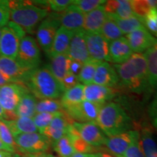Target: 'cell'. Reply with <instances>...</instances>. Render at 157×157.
<instances>
[{
    "instance_id": "36",
    "label": "cell",
    "mask_w": 157,
    "mask_h": 157,
    "mask_svg": "<svg viewBox=\"0 0 157 157\" xmlns=\"http://www.w3.org/2000/svg\"><path fill=\"white\" fill-rule=\"evenodd\" d=\"M63 112V111H62ZM58 113H36L34 116V117L32 118L33 121L36 125L37 129H38L39 132L42 134V132H44L45 129L48 127L51 121H52V119H54L56 116H58Z\"/></svg>"
},
{
    "instance_id": "58",
    "label": "cell",
    "mask_w": 157,
    "mask_h": 157,
    "mask_svg": "<svg viewBox=\"0 0 157 157\" xmlns=\"http://www.w3.org/2000/svg\"><path fill=\"white\" fill-rule=\"evenodd\" d=\"M156 21H157V10H156Z\"/></svg>"
},
{
    "instance_id": "24",
    "label": "cell",
    "mask_w": 157,
    "mask_h": 157,
    "mask_svg": "<svg viewBox=\"0 0 157 157\" xmlns=\"http://www.w3.org/2000/svg\"><path fill=\"white\" fill-rule=\"evenodd\" d=\"M50 60V63L48 67L61 85L63 80L69 72V66L71 59L67 56V54H63L52 57Z\"/></svg>"
},
{
    "instance_id": "22",
    "label": "cell",
    "mask_w": 157,
    "mask_h": 157,
    "mask_svg": "<svg viewBox=\"0 0 157 157\" xmlns=\"http://www.w3.org/2000/svg\"><path fill=\"white\" fill-rule=\"evenodd\" d=\"M74 32L60 26L55 36L52 48L48 56L51 58L59 55L67 54L69 44Z\"/></svg>"
},
{
    "instance_id": "3",
    "label": "cell",
    "mask_w": 157,
    "mask_h": 157,
    "mask_svg": "<svg viewBox=\"0 0 157 157\" xmlns=\"http://www.w3.org/2000/svg\"><path fill=\"white\" fill-rule=\"evenodd\" d=\"M25 84L30 93L41 100L58 99L63 93L61 85L48 66L33 70Z\"/></svg>"
},
{
    "instance_id": "50",
    "label": "cell",
    "mask_w": 157,
    "mask_h": 157,
    "mask_svg": "<svg viewBox=\"0 0 157 157\" xmlns=\"http://www.w3.org/2000/svg\"><path fill=\"white\" fill-rule=\"evenodd\" d=\"M90 157H113V156L109 154H107V153L96 152V153H94V154H90Z\"/></svg>"
},
{
    "instance_id": "37",
    "label": "cell",
    "mask_w": 157,
    "mask_h": 157,
    "mask_svg": "<svg viewBox=\"0 0 157 157\" xmlns=\"http://www.w3.org/2000/svg\"><path fill=\"white\" fill-rule=\"evenodd\" d=\"M112 18L118 19H127L135 16L133 13L131 2L129 0H119V5L116 11L115 14L113 15H108Z\"/></svg>"
},
{
    "instance_id": "42",
    "label": "cell",
    "mask_w": 157,
    "mask_h": 157,
    "mask_svg": "<svg viewBox=\"0 0 157 157\" xmlns=\"http://www.w3.org/2000/svg\"><path fill=\"white\" fill-rule=\"evenodd\" d=\"M10 19V9L9 1L0 0V27L3 28L9 23Z\"/></svg>"
},
{
    "instance_id": "52",
    "label": "cell",
    "mask_w": 157,
    "mask_h": 157,
    "mask_svg": "<svg viewBox=\"0 0 157 157\" xmlns=\"http://www.w3.org/2000/svg\"><path fill=\"white\" fill-rule=\"evenodd\" d=\"M47 154L45 153H36V154H25L23 157H46Z\"/></svg>"
},
{
    "instance_id": "46",
    "label": "cell",
    "mask_w": 157,
    "mask_h": 157,
    "mask_svg": "<svg viewBox=\"0 0 157 157\" xmlns=\"http://www.w3.org/2000/svg\"><path fill=\"white\" fill-rule=\"evenodd\" d=\"M78 84L80 83L79 81H78V76L74 75L73 74L68 73L66 76V77L64 78V79L63 80L61 84L62 88L63 90V93L66 90L70 89L71 87H74V86L77 85Z\"/></svg>"
},
{
    "instance_id": "18",
    "label": "cell",
    "mask_w": 157,
    "mask_h": 157,
    "mask_svg": "<svg viewBox=\"0 0 157 157\" xmlns=\"http://www.w3.org/2000/svg\"><path fill=\"white\" fill-rule=\"evenodd\" d=\"M85 14L72 4L66 10L60 15V26L71 31H76L83 29Z\"/></svg>"
},
{
    "instance_id": "11",
    "label": "cell",
    "mask_w": 157,
    "mask_h": 157,
    "mask_svg": "<svg viewBox=\"0 0 157 157\" xmlns=\"http://www.w3.org/2000/svg\"><path fill=\"white\" fill-rule=\"evenodd\" d=\"M85 39L88 52L92 60L97 62H110L109 44L100 32H87Z\"/></svg>"
},
{
    "instance_id": "25",
    "label": "cell",
    "mask_w": 157,
    "mask_h": 157,
    "mask_svg": "<svg viewBox=\"0 0 157 157\" xmlns=\"http://www.w3.org/2000/svg\"><path fill=\"white\" fill-rule=\"evenodd\" d=\"M7 125L13 137L22 133L39 132L32 118L17 117L13 120H1Z\"/></svg>"
},
{
    "instance_id": "38",
    "label": "cell",
    "mask_w": 157,
    "mask_h": 157,
    "mask_svg": "<svg viewBox=\"0 0 157 157\" xmlns=\"http://www.w3.org/2000/svg\"><path fill=\"white\" fill-rule=\"evenodd\" d=\"M131 7L135 16L143 20L148 14L151 10L148 0H132L130 1Z\"/></svg>"
},
{
    "instance_id": "32",
    "label": "cell",
    "mask_w": 157,
    "mask_h": 157,
    "mask_svg": "<svg viewBox=\"0 0 157 157\" xmlns=\"http://www.w3.org/2000/svg\"><path fill=\"white\" fill-rule=\"evenodd\" d=\"M112 19L117 23L118 27L120 29L123 34H128L129 33L132 32L133 31L142 28V27H145L143 20L135 16V15L127 19Z\"/></svg>"
},
{
    "instance_id": "28",
    "label": "cell",
    "mask_w": 157,
    "mask_h": 157,
    "mask_svg": "<svg viewBox=\"0 0 157 157\" xmlns=\"http://www.w3.org/2000/svg\"><path fill=\"white\" fill-rule=\"evenodd\" d=\"M84 85L78 84L74 87L70 88L64 92L61 96L60 103L63 111L78 105L84 101Z\"/></svg>"
},
{
    "instance_id": "43",
    "label": "cell",
    "mask_w": 157,
    "mask_h": 157,
    "mask_svg": "<svg viewBox=\"0 0 157 157\" xmlns=\"http://www.w3.org/2000/svg\"><path fill=\"white\" fill-rule=\"evenodd\" d=\"M73 4V0H50L48 5L50 8L56 13H62Z\"/></svg>"
},
{
    "instance_id": "45",
    "label": "cell",
    "mask_w": 157,
    "mask_h": 157,
    "mask_svg": "<svg viewBox=\"0 0 157 157\" xmlns=\"http://www.w3.org/2000/svg\"><path fill=\"white\" fill-rule=\"evenodd\" d=\"M148 112L153 127L157 129V91L149 105Z\"/></svg>"
},
{
    "instance_id": "29",
    "label": "cell",
    "mask_w": 157,
    "mask_h": 157,
    "mask_svg": "<svg viewBox=\"0 0 157 157\" xmlns=\"http://www.w3.org/2000/svg\"><path fill=\"white\" fill-rule=\"evenodd\" d=\"M140 146L145 157H154L157 155V145L152 136L151 129L145 127L140 134Z\"/></svg>"
},
{
    "instance_id": "10",
    "label": "cell",
    "mask_w": 157,
    "mask_h": 157,
    "mask_svg": "<svg viewBox=\"0 0 157 157\" xmlns=\"http://www.w3.org/2000/svg\"><path fill=\"white\" fill-rule=\"evenodd\" d=\"M103 104L83 101L78 105L64 110L72 121L76 122H95Z\"/></svg>"
},
{
    "instance_id": "39",
    "label": "cell",
    "mask_w": 157,
    "mask_h": 157,
    "mask_svg": "<svg viewBox=\"0 0 157 157\" xmlns=\"http://www.w3.org/2000/svg\"><path fill=\"white\" fill-rule=\"evenodd\" d=\"M105 0H74L73 5L78 7L84 14L94 10L105 3Z\"/></svg>"
},
{
    "instance_id": "17",
    "label": "cell",
    "mask_w": 157,
    "mask_h": 157,
    "mask_svg": "<svg viewBox=\"0 0 157 157\" xmlns=\"http://www.w3.org/2000/svg\"><path fill=\"white\" fill-rule=\"evenodd\" d=\"M73 122L67 114L63 111L52 119L50 125L42 132V135L48 139L50 143H52L67 134L68 127Z\"/></svg>"
},
{
    "instance_id": "41",
    "label": "cell",
    "mask_w": 157,
    "mask_h": 157,
    "mask_svg": "<svg viewBox=\"0 0 157 157\" xmlns=\"http://www.w3.org/2000/svg\"><path fill=\"white\" fill-rule=\"evenodd\" d=\"M156 9H151L146 17L143 19V23L147 30L153 36L157 38V21L156 18Z\"/></svg>"
},
{
    "instance_id": "47",
    "label": "cell",
    "mask_w": 157,
    "mask_h": 157,
    "mask_svg": "<svg viewBox=\"0 0 157 157\" xmlns=\"http://www.w3.org/2000/svg\"><path fill=\"white\" fill-rule=\"evenodd\" d=\"M83 63H82L76 61V60H71L70 66H69V72L68 73L73 74L74 75L78 76L79 74L80 71H81L82 66H83Z\"/></svg>"
},
{
    "instance_id": "7",
    "label": "cell",
    "mask_w": 157,
    "mask_h": 157,
    "mask_svg": "<svg viewBox=\"0 0 157 157\" xmlns=\"http://www.w3.org/2000/svg\"><path fill=\"white\" fill-rule=\"evenodd\" d=\"M29 91L25 85L19 83H9L0 87V105L7 113V120L14 119L11 113L15 117L14 112L21 98Z\"/></svg>"
},
{
    "instance_id": "5",
    "label": "cell",
    "mask_w": 157,
    "mask_h": 157,
    "mask_svg": "<svg viewBox=\"0 0 157 157\" xmlns=\"http://www.w3.org/2000/svg\"><path fill=\"white\" fill-rule=\"evenodd\" d=\"M25 36L23 29L13 21L2 28L0 39V56L16 59L21 39Z\"/></svg>"
},
{
    "instance_id": "4",
    "label": "cell",
    "mask_w": 157,
    "mask_h": 157,
    "mask_svg": "<svg viewBox=\"0 0 157 157\" xmlns=\"http://www.w3.org/2000/svg\"><path fill=\"white\" fill-rule=\"evenodd\" d=\"M11 21L21 26L25 33H32L39 23L48 16L47 9L37 7L31 2L9 1Z\"/></svg>"
},
{
    "instance_id": "26",
    "label": "cell",
    "mask_w": 157,
    "mask_h": 157,
    "mask_svg": "<svg viewBox=\"0 0 157 157\" xmlns=\"http://www.w3.org/2000/svg\"><path fill=\"white\" fill-rule=\"evenodd\" d=\"M148 68L151 91L157 89V42L143 53Z\"/></svg>"
},
{
    "instance_id": "15",
    "label": "cell",
    "mask_w": 157,
    "mask_h": 157,
    "mask_svg": "<svg viewBox=\"0 0 157 157\" xmlns=\"http://www.w3.org/2000/svg\"><path fill=\"white\" fill-rule=\"evenodd\" d=\"M126 39L134 53L145 52L157 42V39L147 30L146 27H142L127 34Z\"/></svg>"
},
{
    "instance_id": "12",
    "label": "cell",
    "mask_w": 157,
    "mask_h": 157,
    "mask_svg": "<svg viewBox=\"0 0 157 157\" xmlns=\"http://www.w3.org/2000/svg\"><path fill=\"white\" fill-rule=\"evenodd\" d=\"M72 126L78 135L90 146L98 148L103 146L107 137L95 122H76Z\"/></svg>"
},
{
    "instance_id": "59",
    "label": "cell",
    "mask_w": 157,
    "mask_h": 157,
    "mask_svg": "<svg viewBox=\"0 0 157 157\" xmlns=\"http://www.w3.org/2000/svg\"><path fill=\"white\" fill-rule=\"evenodd\" d=\"M116 157H124V156H116Z\"/></svg>"
},
{
    "instance_id": "16",
    "label": "cell",
    "mask_w": 157,
    "mask_h": 157,
    "mask_svg": "<svg viewBox=\"0 0 157 157\" xmlns=\"http://www.w3.org/2000/svg\"><path fill=\"white\" fill-rule=\"evenodd\" d=\"M67 56L71 60H76L83 64L91 60L86 43L85 31L83 29L74 32L71 40Z\"/></svg>"
},
{
    "instance_id": "51",
    "label": "cell",
    "mask_w": 157,
    "mask_h": 157,
    "mask_svg": "<svg viewBox=\"0 0 157 157\" xmlns=\"http://www.w3.org/2000/svg\"><path fill=\"white\" fill-rule=\"evenodd\" d=\"M8 118H7V115L5 110L2 109V105H0V120H7Z\"/></svg>"
},
{
    "instance_id": "13",
    "label": "cell",
    "mask_w": 157,
    "mask_h": 157,
    "mask_svg": "<svg viewBox=\"0 0 157 157\" xmlns=\"http://www.w3.org/2000/svg\"><path fill=\"white\" fill-rule=\"evenodd\" d=\"M139 138L140 132L138 131L129 130L114 136L108 137L104 146L115 156H123L127 149Z\"/></svg>"
},
{
    "instance_id": "57",
    "label": "cell",
    "mask_w": 157,
    "mask_h": 157,
    "mask_svg": "<svg viewBox=\"0 0 157 157\" xmlns=\"http://www.w3.org/2000/svg\"><path fill=\"white\" fill-rule=\"evenodd\" d=\"M2 28L0 27V39H1V36H2Z\"/></svg>"
},
{
    "instance_id": "8",
    "label": "cell",
    "mask_w": 157,
    "mask_h": 157,
    "mask_svg": "<svg viewBox=\"0 0 157 157\" xmlns=\"http://www.w3.org/2000/svg\"><path fill=\"white\" fill-rule=\"evenodd\" d=\"M17 151L25 154L45 153L50 148V142L39 132L22 133L14 136Z\"/></svg>"
},
{
    "instance_id": "49",
    "label": "cell",
    "mask_w": 157,
    "mask_h": 157,
    "mask_svg": "<svg viewBox=\"0 0 157 157\" xmlns=\"http://www.w3.org/2000/svg\"><path fill=\"white\" fill-rule=\"evenodd\" d=\"M0 151H8L10 153H15L13 148L5 145L1 140H0Z\"/></svg>"
},
{
    "instance_id": "40",
    "label": "cell",
    "mask_w": 157,
    "mask_h": 157,
    "mask_svg": "<svg viewBox=\"0 0 157 157\" xmlns=\"http://www.w3.org/2000/svg\"><path fill=\"white\" fill-rule=\"evenodd\" d=\"M0 140L7 146L13 148L15 152H17L14 137L7 125L1 120H0Z\"/></svg>"
},
{
    "instance_id": "48",
    "label": "cell",
    "mask_w": 157,
    "mask_h": 157,
    "mask_svg": "<svg viewBox=\"0 0 157 157\" xmlns=\"http://www.w3.org/2000/svg\"><path fill=\"white\" fill-rule=\"evenodd\" d=\"M9 83H13V82H12V81L10 78H8L7 76L4 75V74L1 72V71H0V87Z\"/></svg>"
},
{
    "instance_id": "30",
    "label": "cell",
    "mask_w": 157,
    "mask_h": 157,
    "mask_svg": "<svg viewBox=\"0 0 157 157\" xmlns=\"http://www.w3.org/2000/svg\"><path fill=\"white\" fill-rule=\"evenodd\" d=\"M66 135L69 137L71 143L74 148L75 149L76 152L89 154H94V153L97 152L98 149H96L95 147L90 146V145L86 143L78 135V133L76 132V131L74 129L72 124H71L69 127H68L67 134Z\"/></svg>"
},
{
    "instance_id": "20",
    "label": "cell",
    "mask_w": 157,
    "mask_h": 157,
    "mask_svg": "<svg viewBox=\"0 0 157 157\" xmlns=\"http://www.w3.org/2000/svg\"><path fill=\"white\" fill-rule=\"evenodd\" d=\"M93 83L110 88L119 85V77L113 66L109 62L100 63L96 69Z\"/></svg>"
},
{
    "instance_id": "56",
    "label": "cell",
    "mask_w": 157,
    "mask_h": 157,
    "mask_svg": "<svg viewBox=\"0 0 157 157\" xmlns=\"http://www.w3.org/2000/svg\"><path fill=\"white\" fill-rule=\"evenodd\" d=\"M46 157H56V156H53V155H52V154H47V156Z\"/></svg>"
},
{
    "instance_id": "6",
    "label": "cell",
    "mask_w": 157,
    "mask_h": 157,
    "mask_svg": "<svg viewBox=\"0 0 157 157\" xmlns=\"http://www.w3.org/2000/svg\"><path fill=\"white\" fill-rule=\"evenodd\" d=\"M40 49L36 40L31 36L21 39L15 60L23 68L34 70L40 64Z\"/></svg>"
},
{
    "instance_id": "55",
    "label": "cell",
    "mask_w": 157,
    "mask_h": 157,
    "mask_svg": "<svg viewBox=\"0 0 157 157\" xmlns=\"http://www.w3.org/2000/svg\"><path fill=\"white\" fill-rule=\"evenodd\" d=\"M9 157H21V156H20V155L17 154H11V155Z\"/></svg>"
},
{
    "instance_id": "1",
    "label": "cell",
    "mask_w": 157,
    "mask_h": 157,
    "mask_svg": "<svg viewBox=\"0 0 157 157\" xmlns=\"http://www.w3.org/2000/svg\"><path fill=\"white\" fill-rule=\"evenodd\" d=\"M113 66L119 77V84L125 89L136 94L151 91L147 63L143 53H133L126 62Z\"/></svg>"
},
{
    "instance_id": "27",
    "label": "cell",
    "mask_w": 157,
    "mask_h": 157,
    "mask_svg": "<svg viewBox=\"0 0 157 157\" xmlns=\"http://www.w3.org/2000/svg\"><path fill=\"white\" fill-rule=\"evenodd\" d=\"M36 98L30 92H27L21 98V101L15 109V117L33 118L36 114Z\"/></svg>"
},
{
    "instance_id": "31",
    "label": "cell",
    "mask_w": 157,
    "mask_h": 157,
    "mask_svg": "<svg viewBox=\"0 0 157 157\" xmlns=\"http://www.w3.org/2000/svg\"><path fill=\"white\" fill-rule=\"evenodd\" d=\"M100 33L109 43L123 36L122 32L118 27L117 23L111 17L109 16L105 23H103Z\"/></svg>"
},
{
    "instance_id": "9",
    "label": "cell",
    "mask_w": 157,
    "mask_h": 157,
    "mask_svg": "<svg viewBox=\"0 0 157 157\" xmlns=\"http://www.w3.org/2000/svg\"><path fill=\"white\" fill-rule=\"evenodd\" d=\"M60 27V15L57 14L50 15L39 25L36 31V42L47 55L50 52L55 36Z\"/></svg>"
},
{
    "instance_id": "34",
    "label": "cell",
    "mask_w": 157,
    "mask_h": 157,
    "mask_svg": "<svg viewBox=\"0 0 157 157\" xmlns=\"http://www.w3.org/2000/svg\"><path fill=\"white\" fill-rule=\"evenodd\" d=\"M63 111L62 104L57 99L40 100L36 103V113H58Z\"/></svg>"
},
{
    "instance_id": "19",
    "label": "cell",
    "mask_w": 157,
    "mask_h": 157,
    "mask_svg": "<svg viewBox=\"0 0 157 157\" xmlns=\"http://www.w3.org/2000/svg\"><path fill=\"white\" fill-rule=\"evenodd\" d=\"M84 95L85 101L105 105L106 102L115 97L117 93L113 88L92 83L84 85Z\"/></svg>"
},
{
    "instance_id": "21",
    "label": "cell",
    "mask_w": 157,
    "mask_h": 157,
    "mask_svg": "<svg viewBox=\"0 0 157 157\" xmlns=\"http://www.w3.org/2000/svg\"><path fill=\"white\" fill-rule=\"evenodd\" d=\"M133 53L126 37L122 36L109 44L110 62L115 64H121L126 62Z\"/></svg>"
},
{
    "instance_id": "2",
    "label": "cell",
    "mask_w": 157,
    "mask_h": 157,
    "mask_svg": "<svg viewBox=\"0 0 157 157\" xmlns=\"http://www.w3.org/2000/svg\"><path fill=\"white\" fill-rule=\"evenodd\" d=\"M95 123L108 137L130 130L132 119L124 109L116 103H105L100 111Z\"/></svg>"
},
{
    "instance_id": "14",
    "label": "cell",
    "mask_w": 157,
    "mask_h": 157,
    "mask_svg": "<svg viewBox=\"0 0 157 157\" xmlns=\"http://www.w3.org/2000/svg\"><path fill=\"white\" fill-rule=\"evenodd\" d=\"M0 71L13 83L23 84L33 70L22 67L15 60L0 56Z\"/></svg>"
},
{
    "instance_id": "54",
    "label": "cell",
    "mask_w": 157,
    "mask_h": 157,
    "mask_svg": "<svg viewBox=\"0 0 157 157\" xmlns=\"http://www.w3.org/2000/svg\"><path fill=\"white\" fill-rule=\"evenodd\" d=\"M12 153L5 151H0V157H9Z\"/></svg>"
},
{
    "instance_id": "35",
    "label": "cell",
    "mask_w": 157,
    "mask_h": 157,
    "mask_svg": "<svg viewBox=\"0 0 157 157\" xmlns=\"http://www.w3.org/2000/svg\"><path fill=\"white\" fill-rule=\"evenodd\" d=\"M52 144L54 151L60 157H71L74 153H76L75 149L72 146L67 135L52 143Z\"/></svg>"
},
{
    "instance_id": "53",
    "label": "cell",
    "mask_w": 157,
    "mask_h": 157,
    "mask_svg": "<svg viewBox=\"0 0 157 157\" xmlns=\"http://www.w3.org/2000/svg\"><path fill=\"white\" fill-rule=\"evenodd\" d=\"M71 157H90V154H82V153L76 152L72 155Z\"/></svg>"
},
{
    "instance_id": "60",
    "label": "cell",
    "mask_w": 157,
    "mask_h": 157,
    "mask_svg": "<svg viewBox=\"0 0 157 157\" xmlns=\"http://www.w3.org/2000/svg\"><path fill=\"white\" fill-rule=\"evenodd\" d=\"M154 157H157V155H156V156H154Z\"/></svg>"
},
{
    "instance_id": "33",
    "label": "cell",
    "mask_w": 157,
    "mask_h": 157,
    "mask_svg": "<svg viewBox=\"0 0 157 157\" xmlns=\"http://www.w3.org/2000/svg\"><path fill=\"white\" fill-rule=\"evenodd\" d=\"M99 63L100 62H97L91 59L90 61L83 65L79 74H78V78L80 84L87 85L93 83L94 76Z\"/></svg>"
},
{
    "instance_id": "44",
    "label": "cell",
    "mask_w": 157,
    "mask_h": 157,
    "mask_svg": "<svg viewBox=\"0 0 157 157\" xmlns=\"http://www.w3.org/2000/svg\"><path fill=\"white\" fill-rule=\"evenodd\" d=\"M140 138L137 139L134 143L127 149L124 154H123L124 157H145L144 154L141 150L140 142Z\"/></svg>"
},
{
    "instance_id": "23",
    "label": "cell",
    "mask_w": 157,
    "mask_h": 157,
    "mask_svg": "<svg viewBox=\"0 0 157 157\" xmlns=\"http://www.w3.org/2000/svg\"><path fill=\"white\" fill-rule=\"evenodd\" d=\"M103 5L85 14L83 30L87 32H100L101 31L103 23L108 18V15L104 10Z\"/></svg>"
}]
</instances>
